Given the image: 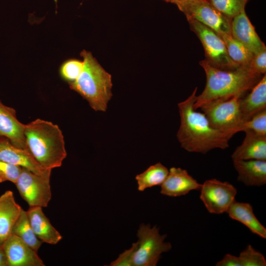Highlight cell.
Here are the masks:
<instances>
[{
    "instance_id": "5",
    "label": "cell",
    "mask_w": 266,
    "mask_h": 266,
    "mask_svg": "<svg viewBox=\"0 0 266 266\" xmlns=\"http://www.w3.org/2000/svg\"><path fill=\"white\" fill-rule=\"evenodd\" d=\"M243 96L238 94L227 99H216L200 108L213 128L233 135L239 132L243 123L239 108V100Z\"/></svg>"
},
{
    "instance_id": "21",
    "label": "cell",
    "mask_w": 266,
    "mask_h": 266,
    "mask_svg": "<svg viewBox=\"0 0 266 266\" xmlns=\"http://www.w3.org/2000/svg\"><path fill=\"white\" fill-rule=\"evenodd\" d=\"M227 213L230 218L243 224L253 233L266 238V229L255 216L250 204L234 200Z\"/></svg>"
},
{
    "instance_id": "36",
    "label": "cell",
    "mask_w": 266,
    "mask_h": 266,
    "mask_svg": "<svg viewBox=\"0 0 266 266\" xmlns=\"http://www.w3.org/2000/svg\"><path fill=\"white\" fill-rule=\"evenodd\" d=\"M55 2H57V0H54Z\"/></svg>"
},
{
    "instance_id": "16",
    "label": "cell",
    "mask_w": 266,
    "mask_h": 266,
    "mask_svg": "<svg viewBox=\"0 0 266 266\" xmlns=\"http://www.w3.org/2000/svg\"><path fill=\"white\" fill-rule=\"evenodd\" d=\"M27 212L34 233L43 243L55 245L62 239V235L44 214L42 207L29 206Z\"/></svg>"
},
{
    "instance_id": "24",
    "label": "cell",
    "mask_w": 266,
    "mask_h": 266,
    "mask_svg": "<svg viewBox=\"0 0 266 266\" xmlns=\"http://www.w3.org/2000/svg\"><path fill=\"white\" fill-rule=\"evenodd\" d=\"M220 35L225 43L231 59L239 66L249 67L253 57V54L231 34Z\"/></svg>"
},
{
    "instance_id": "28",
    "label": "cell",
    "mask_w": 266,
    "mask_h": 266,
    "mask_svg": "<svg viewBox=\"0 0 266 266\" xmlns=\"http://www.w3.org/2000/svg\"><path fill=\"white\" fill-rule=\"evenodd\" d=\"M83 61L72 59L66 61L61 66L62 77L69 83L75 81L80 75L83 67Z\"/></svg>"
},
{
    "instance_id": "27",
    "label": "cell",
    "mask_w": 266,
    "mask_h": 266,
    "mask_svg": "<svg viewBox=\"0 0 266 266\" xmlns=\"http://www.w3.org/2000/svg\"><path fill=\"white\" fill-rule=\"evenodd\" d=\"M247 131L266 135V109L257 113L250 119L243 122L238 129L239 132Z\"/></svg>"
},
{
    "instance_id": "8",
    "label": "cell",
    "mask_w": 266,
    "mask_h": 266,
    "mask_svg": "<svg viewBox=\"0 0 266 266\" xmlns=\"http://www.w3.org/2000/svg\"><path fill=\"white\" fill-rule=\"evenodd\" d=\"M187 20H196L219 34H231V21L207 0H198L176 4Z\"/></svg>"
},
{
    "instance_id": "23",
    "label": "cell",
    "mask_w": 266,
    "mask_h": 266,
    "mask_svg": "<svg viewBox=\"0 0 266 266\" xmlns=\"http://www.w3.org/2000/svg\"><path fill=\"white\" fill-rule=\"evenodd\" d=\"M168 171L161 163L151 166L145 171L135 176L138 190L143 191L147 188L161 185L167 176Z\"/></svg>"
},
{
    "instance_id": "31",
    "label": "cell",
    "mask_w": 266,
    "mask_h": 266,
    "mask_svg": "<svg viewBox=\"0 0 266 266\" xmlns=\"http://www.w3.org/2000/svg\"><path fill=\"white\" fill-rule=\"evenodd\" d=\"M253 71L260 74L266 72V49L253 56L249 67Z\"/></svg>"
},
{
    "instance_id": "32",
    "label": "cell",
    "mask_w": 266,
    "mask_h": 266,
    "mask_svg": "<svg viewBox=\"0 0 266 266\" xmlns=\"http://www.w3.org/2000/svg\"><path fill=\"white\" fill-rule=\"evenodd\" d=\"M0 266H8L7 258L2 244L0 245Z\"/></svg>"
},
{
    "instance_id": "11",
    "label": "cell",
    "mask_w": 266,
    "mask_h": 266,
    "mask_svg": "<svg viewBox=\"0 0 266 266\" xmlns=\"http://www.w3.org/2000/svg\"><path fill=\"white\" fill-rule=\"evenodd\" d=\"M8 266H44L42 260L20 238L11 234L2 243Z\"/></svg>"
},
{
    "instance_id": "17",
    "label": "cell",
    "mask_w": 266,
    "mask_h": 266,
    "mask_svg": "<svg viewBox=\"0 0 266 266\" xmlns=\"http://www.w3.org/2000/svg\"><path fill=\"white\" fill-rule=\"evenodd\" d=\"M245 137L232 155L233 161L257 160L266 161V135L250 131L244 132Z\"/></svg>"
},
{
    "instance_id": "30",
    "label": "cell",
    "mask_w": 266,
    "mask_h": 266,
    "mask_svg": "<svg viewBox=\"0 0 266 266\" xmlns=\"http://www.w3.org/2000/svg\"><path fill=\"white\" fill-rule=\"evenodd\" d=\"M137 242L132 244V247L120 254L115 261L112 262L110 266H133V256L136 248Z\"/></svg>"
},
{
    "instance_id": "9",
    "label": "cell",
    "mask_w": 266,
    "mask_h": 266,
    "mask_svg": "<svg viewBox=\"0 0 266 266\" xmlns=\"http://www.w3.org/2000/svg\"><path fill=\"white\" fill-rule=\"evenodd\" d=\"M50 179L22 167L15 184L21 198L29 206L46 207L52 197Z\"/></svg>"
},
{
    "instance_id": "13",
    "label": "cell",
    "mask_w": 266,
    "mask_h": 266,
    "mask_svg": "<svg viewBox=\"0 0 266 266\" xmlns=\"http://www.w3.org/2000/svg\"><path fill=\"white\" fill-rule=\"evenodd\" d=\"M231 34L253 56L266 49L265 44L256 33L245 10L231 20Z\"/></svg>"
},
{
    "instance_id": "6",
    "label": "cell",
    "mask_w": 266,
    "mask_h": 266,
    "mask_svg": "<svg viewBox=\"0 0 266 266\" xmlns=\"http://www.w3.org/2000/svg\"><path fill=\"white\" fill-rule=\"evenodd\" d=\"M137 246L133 256V266H155L164 252L171 249L170 243L165 241L166 234L161 235L159 229L149 224H141L137 230Z\"/></svg>"
},
{
    "instance_id": "20",
    "label": "cell",
    "mask_w": 266,
    "mask_h": 266,
    "mask_svg": "<svg viewBox=\"0 0 266 266\" xmlns=\"http://www.w3.org/2000/svg\"><path fill=\"white\" fill-rule=\"evenodd\" d=\"M238 172L237 180L248 186L266 184V161L250 160L233 161Z\"/></svg>"
},
{
    "instance_id": "33",
    "label": "cell",
    "mask_w": 266,
    "mask_h": 266,
    "mask_svg": "<svg viewBox=\"0 0 266 266\" xmlns=\"http://www.w3.org/2000/svg\"><path fill=\"white\" fill-rule=\"evenodd\" d=\"M194 0H173L172 3L176 4L177 3H178L194 1Z\"/></svg>"
},
{
    "instance_id": "18",
    "label": "cell",
    "mask_w": 266,
    "mask_h": 266,
    "mask_svg": "<svg viewBox=\"0 0 266 266\" xmlns=\"http://www.w3.org/2000/svg\"><path fill=\"white\" fill-rule=\"evenodd\" d=\"M22 209L11 191L7 190L0 196V241L3 242L12 234Z\"/></svg>"
},
{
    "instance_id": "26",
    "label": "cell",
    "mask_w": 266,
    "mask_h": 266,
    "mask_svg": "<svg viewBox=\"0 0 266 266\" xmlns=\"http://www.w3.org/2000/svg\"><path fill=\"white\" fill-rule=\"evenodd\" d=\"M237 266H266V260L264 256L248 245L237 256Z\"/></svg>"
},
{
    "instance_id": "10",
    "label": "cell",
    "mask_w": 266,
    "mask_h": 266,
    "mask_svg": "<svg viewBox=\"0 0 266 266\" xmlns=\"http://www.w3.org/2000/svg\"><path fill=\"white\" fill-rule=\"evenodd\" d=\"M200 190V199L208 211L217 214L227 212L237 194L232 184L216 179L206 180Z\"/></svg>"
},
{
    "instance_id": "19",
    "label": "cell",
    "mask_w": 266,
    "mask_h": 266,
    "mask_svg": "<svg viewBox=\"0 0 266 266\" xmlns=\"http://www.w3.org/2000/svg\"><path fill=\"white\" fill-rule=\"evenodd\" d=\"M251 90L246 96L241 97L239 100V108L243 122L266 109V74Z\"/></svg>"
},
{
    "instance_id": "34",
    "label": "cell",
    "mask_w": 266,
    "mask_h": 266,
    "mask_svg": "<svg viewBox=\"0 0 266 266\" xmlns=\"http://www.w3.org/2000/svg\"><path fill=\"white\" fill-rule=\"evenodd\" d=\"M166 2H172L173 0H164Z\"/></svg>"
},
{
    "instance_id": "4",
    "label": "cell",
    "mask_w": 266,
    "mask_h": 266,
    "mask_svg": "<svg viewBox=\"0 0 266 266\" xmlns=\"http://www.w3.org/2000/svg\"><path fill=\"white\" fill-rule=\"evenodd\" d=\"M84 63L82 72L70 88L80 94L95 111L105 112L112 94L111 75L106 71L91 52L80 53Z\"/></svg>"
},
{
    "instance_id": "2",
    "label": "cell",
    "mask_w": 266,
    "mask_h": 266,
    "mask_svg": "<svg viewBox=\"0 0 266 266\" xmlns=\"http://www.w3.org/2000/svg\"><path fill=\"white\" fill-rule=\"evenodd\" d=\"M200 64L205 71L206 82L202 92L196 96L194 104L195 110L213 100L244 95L261 78L262 75L249 67L240 66L233 70H223L213 66L205 60L200 61Z\"/></svg>"
},
{
    "instance_id": "35",
    "label": "cell",
    "mask_w": 266,
    "mask_h": 266,
    "mask_svg": "<svg viewBox=\"0 0 266 266\" xmlns=\"http://www.w3.org/2000/svg\"><path fill=\"white\" fill-rule=\"evenodd\" d=\"M3 242H1V241H0V245L2 244Z\"/></svg>"
},
{
    "instance_id": "7",
    "label": "cell",
    "mask_w": 266,
    "mask_h": 266,
    "mask_svg": "<svg viewBox=\"0 0 266 266\" xmlns=\"http://www.w3.org/2000/svg\"><path fill=\"white\" fill-rule=\"evenodd\" d=\"M190 27L200 39L205 53V59L219 69L233 70L239 67L230 58L226 46L220 35L215 31L192 19L188 20Z\"/></svg>"
},
{
    "instance_id": "12",
    "label": "cell",
    "mask_w": 266,
    "mask_h": 266,
    "mask_svg": "<svg viewBox=\"0 0 266 266\" xmlns=\"http://www.w3.org/2000/svg\"><path fill=\"white\" fill-rule=\"evenodd\" d=\"M0 160L25 168L43 176L50 177L51 170L42 168L29 151L16 147L8 139L1 136Z\"/></svg>"
},
{
    "instance_id": "1",
    "label": "cell",
    "mask_w": 266,
    "mask_h": 266,
    "mask_svg": "<svg viewBox=\"0 0 266 266\" xmlns=\"http://www.w3.org/2000/svg\"><path fill=\"white\" fill-rule=\"evenodd\" d=\"M198 88L185 100L178 103L180 125L177 138L181 146L190 152L206 154L229 146L233 134L213 128L203 113L194 108Z\"/></svg>"
},
{
    "instance_id": "22",
    "label": "cell",
    "mask_w": 266,
    "mask_h": 266,
    "mask_svg": "<svg viewBox=\"0 0 266 266\" xmlns=\"http://www.w3.org/2000/svg\"><path fill=\"white\" fill-rule=\"evenodd\" d=\"M12 234L18 236L36 252L38 251L43 243L34 233L29 221L27 211L23 209L13 228Z\"/></svg>"
},
{
    "instance_id": "29",
    "label": "cell",
    "mask_w": 266,
    "mask_h": 266,
    "mask_svg": "<svg viewBox=\"0 0 266 266\" xmlns=\"http://www.w3.org/2000/svg\"><path fill=\"white\" fill-rule=\"evenodd\" d=\"M22 170V167L0 160V183L10 181L16 182Z\"/></svg>"
},
{
    "instance_id": "15",
    "label": "cell",
    "mask_w": 266,
    "mask_h": 266,
    "mask_svg": "<svg viewBox=\"0 0 266 266\" xmlns=\"http://www.w3.org/2000/svg\"><path fill=\"white\" fill-rule=\"evenodd\" d=\"M26 125L17 118L16 111L0 100V136L9 140L14 146L29 151L25 135Z\"/></svg>"
},
{
    "instance_id": "14",
    "label": "cell",
    "mask_w": 266,
    "mask_h": 266,
    "mask_svg": "<svg viewBox=\"0 0 266 266\" xmlns=\"http://www.w3.org/2000/svg\"><path fill=\"white\" fill-rule=\"evenodd\" d=\"M201 185L190 175L186 169L172 167L160 185L161 193L176 197L185 195L192 190H200Z\"/></svg>"
},
{
    "instance_id": "25",
    "label": "cell",
    "mask_w": 266,
    "mask_h": 266,
    "mask_svg": "<svg viewBox=\"0 0 266 266\" xmlns=\"http://www.w3.org/2000/svg\"><path fill=\"white\" fill-rule=\"evenodd\" d=\"M223 15L232 20L245 10L249 0H207Z\"/></svg>"
},
{
    "instance_id": "3",
    "label": "cell",
    "mask_w": 266,
    "mask_h": 266,
    "mask_svg": "<svg viewBox=\"0 0 266 266\" xmlns=\"http://www.w3.org/2000/svg\"><path fill=\"white\" fill-rule=\"evenodd\" d=\"M25 135L28 150L42 168L52 170L62 166L67 153L58 125L37 119L26 125Z\"/></svg>"
}]
</instances>
